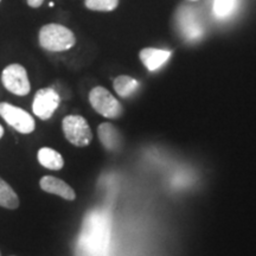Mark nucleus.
Segmentation results:
<instances>
[{"mask_svg": "<svg viewBox=\"0 0 256 256\" xmlns=\"http://www.w3.org/2000/svg\"><path fill=\"white\" fill-rule=\"evenodd\" d=\"M40 188L48 194H57V196L64 198L66 200H74L76 198V194L74 188L66 184L62 179L52 177V176H46L40 182Z\"/></svg>", "mask_w": 256, "mask_h": 256, "instance_id": "nucleus-7", "label": "nucleus"}, {"mask_svg": "<svg viewBox=\"0 0 256 256\" xmlns=\"http://www.w3.org/2000/svg\"><path fill=\"white\" fill-rule=\"evenodd\" d=\"M63 133L74 146L86 147L92 142V132L87 120L81 115H68L62 121Z\"/></svg>", "mask_w": 256, "mask_h": 256, "instance_id": "nucleus-2", "label": "nucleus"}, {"mask_svg": "<svg viewBox=\"0 0 256 256\" xmlns=\"http://www.w3.org/2000/svg\"><path fill=\"white\" fill-rule=\"evenodd\" d=\"M89 102L95 112L108 119H118L122 114V106L110 90L104 87H95L89 92Z\"/></svg>", "mask_w": 256, "mask_h": 256, "instance_id": "nucleus-3", "label": "nucleus"}, {"mask_svg": "<svg viewBox=\"0 0 256 256\" xmlns=\"http://www.w3.org/2000/svg\"><path fill=\"white\" fill-rule=\"evenodd\" d=\"M140 60L150 72H156L160 66H164L171 57V51L156 49V48H145L140 51Z\"/></svg>", "mask_w": 256, "mask_h": 256, "instance_id": "nucleus-8", "label": "nucleus"}, {"mask_svg": "<svg viewBox=\"0 0 256 256\" xmlns=\"http://www.w3.org/2000/svg\"><path fill=\"white\" fill-rule=\"evenodd\" d=\"M20 204L19 197L16 191L6 183L2 178H0V206L6 209H17Z\"/></svg>", "mask_w": 256, "mask_h": 256, "instance_id": "nucleus-12", "label": "nucleus"}, {"mask_svg": "<svg viewBox=\"0 0 256 256\" xmlns=\"http://www.w3.org/2000/svg\"><path fill=\"white\" fill-rule=\"evenodd\" d=\"M0 2H2V0H0Z\"/></svg>", "mask_w": 256, "mask_h": 256, "instance_id": "nucleus-19", "label": "nucleus"}, {"mask_svg": "<svg viewBox=\"0 0 256 256\" xmlns=\"http://www.w3.org/2000/svg\"><path fill=\"white\" fill-rule=\"evenodd\" d=\"M0 116L4 119L12 128L22 134H30L36 128L34 119L26 110L16 106L2 102L0 104Z\"/></svg>", "mask_w": 256, "mask_h": 256, "instance_id": "nucleus-4", "label": "nucleus"}, {"mask_svg": "<svg viewBox=\"0 0 256 256\" xmlns=\"http://www.w3.org/2000/svg\"><path fill=\"white\" fill-rule=\"evenodd\" d=\"M38 162L42 166L46 168L52 170V171H58L64 166L63 156L60 154L55 150L50 148V147H43L38 151L37 154Z\"/></svg>", "mask_w": 256, "mask_h": 256, "instance_id": "nucleus-10", "label": "nucleus"}, {"mask_svg": "<svg viewBox=\"0 0 256 256\" xmlns=\"http://www.w3.org/2000/svg\"><path fill=\"white\" fill-rule=\"evenodd\" d=\"M113 87L116 94L121 98H128L139 87V82L136 78H130V76L120 75L114 80Z\"/></svg>", "mask_w": 256, "mask_h": 256, "instance_id": "nucleus-11", "label": "nucleus"}, {"mask_svg": "<svg viewBox=\"0 0 256 256\" xmlns=\"http://www.w3.org/2000/svg\"><path fill=\"white\" fill-rule=\"evenodd\" d=\"M40 44L43 49L52 52L66 51L76 44L72 30L60 24H46L40 31Z\"/></svg>", "mask_w": 256, "mask_h": 256, "instance_id": "nucleus-1", "label": "nucleus"}, {"mask_svg": "<svg viewBox=\"0 0 256 256\" xmlns=\"http://www.w3.org/2000/svg\"><path fill=\"white\" fill-rule=\"evenodd\" d=\"M235 0H215L214 11L218 17H226L232 14Z\"/></svg>", "mask_w": 256, "mask_h": 256, "instance_id": "nucleus-14", "label": "nucleus"}, {"mask_svg": "<svg viewBox=\"0 0 256 256\" xmlns=\"http://www.w3.org/2000/svg\"><path fill=\"white\" fill-rule=\"evenodd\" d=\"M60 98L55 89L43 88L36 92L32 104V110L40 120H49L58 108Z\"/></svg>", "mask_w": 256, "mask_h": 256, "instance_id": "nucleus-6", "label": "nucleus"}, {"mask_svg": "<svg viewBox=\"0 0 256 256\" xmlns=\"http://www.w3.org/2000/svg\"><path fill=\"white\" fill-rule=\"evenodd\" d=\"M191 2H197V0H191Z\"/></svg>", "mask_w": 256, "mask_h": 256, "instance_id": "nucleus-17", "label": "nucleus"}, {"mask_svg": "<svg viewBox=\"0 0 256 256\" xmlns=\"http://www.w3.org/2000/svg\"><path fill=\"white\" fill-rule=\"evenodd\" d=\"M2 136H4V128H2V124H0V139H2Z\"/></svg>", "mask_w": 256, "mask_h": 256, "instance_id": "nucleus-16", "label": "nucleus"}, {"mask_svg": "<svg viewBox=\"0 0 256 256\" xmlns=\"http://www.w3.org/2000/svg\"><path fill=\"white\" fill-rule=\"evenodd\" d=\"M84 5L92 11L110 12L118 8L119 0H84Z\"/></svg>", "mask_w": 256, "mask_h": 256, "instance_id": "nucleus-13", "label": "nucleus"}, {"mask_svg": "<svg viewBox=\"0 0 256 256\" xmlns=\"http://www.w3.org/2000/svg\"><path fill=\"white\" fill-rule=\"evenodd\" d=\"M4 87L12 94L18 96L28 95L31 90L26 69L20 64H10L2 74Z\"/></svg>", "mask_w": 256, "mask_h": 256, "instance_id": "nucleus-5", "label": "nucleus"}, {"mask_svg": "<svg viewBox=\"0 0 256 256\" xmlns=\"http://www.w3.org/2000/svg\"><path fill=\"white\" fill-rule=\"evenodd\" d=\"M26 2L28 6H31V8H40V6H42V4L44 2V0H26Z\"/></svg>", "mask_w": 256, "mask_h": 256, "instance_id": "nucleus-15", "label": "nucleus"}, {"mask_svg": "<svg viewBox=\"0 0 256 256\" xmlns=\"http://www.w3.org/2000/svg\"><path fill=\"white\" fill-rule=\"evenodd\" d=\"M0 256H2V254H0Z\"/></svg>", "mask_w": 256, "mask_h": 256, "instance_id": "nucleus-18", "label": "nucleus"}, {"mask_svg": "<svg viewBox=\"0 0 256 256\" xmlns=\"http://www.w3.org/2000/svg\"><path fill=\"white\" fill-rule=\"evenodd\" d=\"M98 139L106 150L116 151L121 146V136L119 130L112 124H101L98 130Z\"/></svg>", "mask_w": 256, "mask_h": 256, "instance_id": "nucleus-9", "label": "nucleus"}]
</instances>
